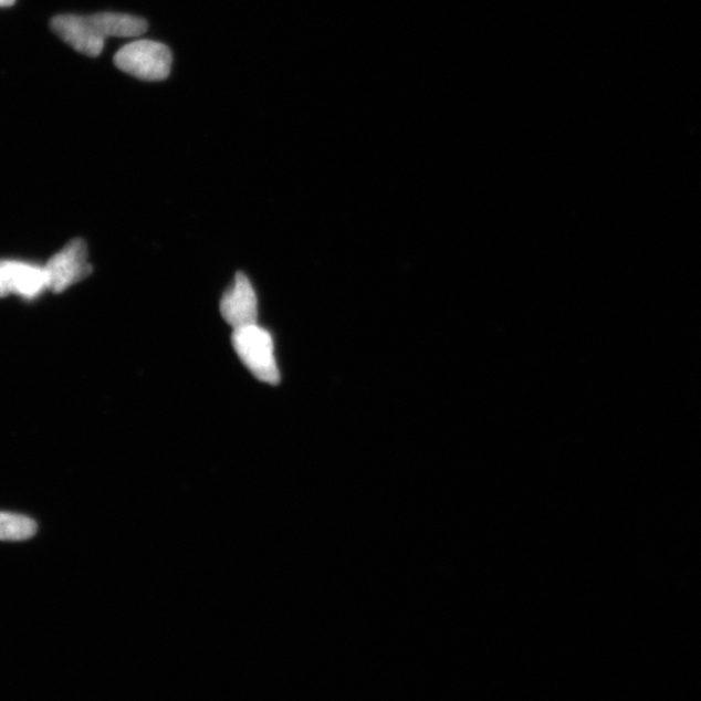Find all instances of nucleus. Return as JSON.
<instances>
[{"instance_id": "7ed1b4c3", "label": "nucleus", "mask_w": 701, "mask_h": 701, "mask_svg": "<svg viewBox=\"0 0 701 701\" xmlns=\"http://www.w3.org/2000/svg\"><path fill=\"white\" fill-rule=\"evenodd\" d=\"M118 70L144 81H164L169 77L171 52L166 44L136 41L126 44L115 56Z\"/></svg>"}, {"instance_id": "423d86ee", "label": "nucleus", "mask_w": 701, "mask_h": 701, "mask_svg": "<svg viewBox=\"0 0 701 701\" xmlns=\"http://www.w3.org/2000/svg\"><path fill=\"white\" fill-rule=\"evenodd\" d=\"M220 311L223 320L238 329V327L257 324L258 296L248 275L238 273L233 285L223 294Z\"/></svg>"}, {"instance_id": "20e7f679", "label": "nucleus", "mask_w": 701, "mask_h": 701, "mask_svg": "<svg viewBox=\"0 0 701 701\" xmlns=\"http://www.w3.org/2000/svg\"><path fill=\"white\" fill-rule=\"evenodd\" d=\"M44 271L48 274L49 291L52 293H63L85 280L93 271L87 261L86 243L73 240L48 261Z\"/></svg>"}, {"instance_id": "f03ea898", "label": "nucleus", "mask_w": 701, "mask_h": 701, "mask_svg": "<svg viewBox=\"0 0 701 701\" xmlns=\"http://www.w3.org/2000/svg\"><path fill=\"white\" fill-rule=\"evenodd\" d=\"M233 347L242 363L259 381L270 385L280 383L274 342L270 332L257 324L238 327L233 332Z\"/></svg>"}, {"instance_id": "0eeeda50", "label": "nucleus", "mask_w": 701, "mask_h": 701, "mask_svg": "<svg viewBox=\"0 0 701 701\" xmlns=\"http://www.w3.org/2000/svg\"><path fill=\"white\" fill-rule=\"evenodd\" d=\"M39 531L36 522L22 514L0 512V541L21 542L33 538Z\"/></svg>"}, {"instance_id": "39448f33", "label": "nucleus", "mask_w": 701, "mask_h": 701, "mask_svg": "<svg viewBox=\"0 0 701 701\" xmlns=\"http://www.w3.org/2000/svg\"><path fill=\"white\" fill-rule=\"evenodd\" d=\"M48 290L44 266L19 260H0V297L13 294L34 301Z\"/></svg>"}, {"instance_id": "f257e3e1", "label": "nucleus", "mask_w": 701, "mask_h": 701, "mask_svg": "<svg viewBox=\"0 0 701 701\" xmlns=\"http://www.w3.org/2000/svg\"><path fill=\"white\" fill-rule=\"evenodd\" d=\"M145 19L126 13L103 12L92 17L62 14L51 21V29L81 54L96 57L102 54L108 36L132 39L147 31Z\"/></svg>"}]
</instances>
